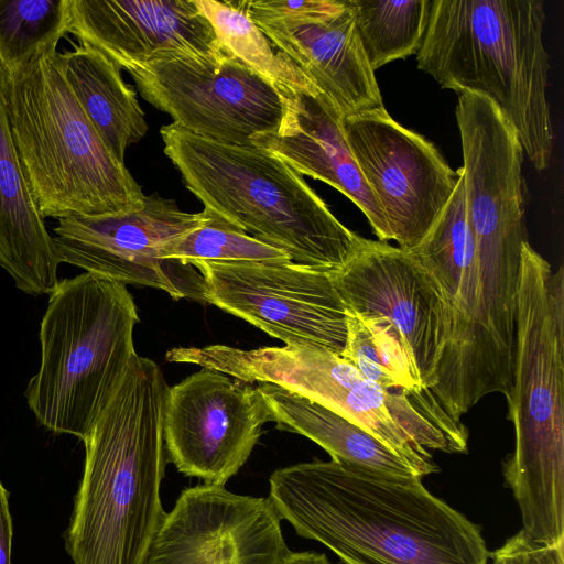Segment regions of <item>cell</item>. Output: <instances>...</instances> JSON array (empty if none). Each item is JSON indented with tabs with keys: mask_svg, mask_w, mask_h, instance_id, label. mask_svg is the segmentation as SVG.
I'll return each mask as SVG.
<instances>
[{
	"mask_svg": "<svg viewBox=\"0 0 564 564\" xmlns=\"http://www.w3.org/2000/svg\"><path fill=\"white\" fill-rule=\"evenodd\" d=\"M160 134L165 155L204 208L280 249L293 263L333 273L359 248L362 237L274 154L212 141L175 123L163 126Z\"/></svg>",
	"mask_w": 564,
	"mask_h": 564,
	"instance_id": "obj_5",
	"label": "cell"
},
{
	"mask_svg": "<svg viewBox=\"0 0 564 564\" xmlns=\"http://www.w3.org/2000/svg\"><path fill=\"white\" fill-rule=\"evenodd\" d=\"M13 522L9 506V492L0 480V564H12Z\"/></svg>",
	"mask_w": 564,
	"mask_h": 564,
	"instance_id": "obj_29",
	"label": "cell"
},
{
	"mask_svg": "<svg viewBox=\"0 0 564 564\" xmlns=\"http://www.w3.org/2000/svg\"><path fill=\"white\" fill-rule=\"evenodd\" d=\"M289 552L269 499L204 484L181 492L144 564H281Z\"/></svg>",
	"mask_w": 564,
	"mask_h": 564,
	"instance_id": "obj_16",
	"label": "cell"
},
{
	"mask_svg": "<svg viewBox=\"0 0 564 564\" xmlns=\"http://www.w3.org/2000/svg\"><path fill=\"white\" fill-rule=\"evenodd\" d=\"M243 2L274 47L315 84L343 119L384 107L344 0Z\"/></svg>",
	"mask_w": 564,
	"mask_h": 564,
	"instance_id": "obj_15",
	"label": "cell"
},
{
	"mask_svg": "<svg viewBox=\"0 0 564 564\" xmlns=\"http://www.w3.org/2000/svg\"><path fill=\"white\" fill-rule=\"evenodd\" d=\"M544 22L540 0H432L416 53L419 69L443 88L491 100L539 171L554 141Z\"/></svg>",
	"mask_w": 564,
	"mask_h": 564,
	"instance_id": "obj_4",
	"label": "cell"
},
{
	"mask_svg": "<svg viewBox=\"0 0 564 564\" xmlns=\"http://www.w3.org/2000/svg\"><path fill=\"white\" fill-rule=\"evenodd\" d=\"M514 448L502 464L532 542L564 544V269L523 243L512 388Z\"/></svg>",
	"mask_w": 564,
	"mask_h": 564,
	"instance_id": "obj_3",
	"label": "cell"
},
{
	"mask_svg": "<svg viewBox=\"0 0 564 564\" xmlns=\"http://www.w3.org/2000/svg\"><path fill=\"white\" fill-rule=\"evenodd\" d=\"M128 73L173 123L212 141L253 147L252 137L276 131L286 112L284 90L230 54L162 59Z\"/></svg>",
	"mask_w": 564,
	"mask_h": 564,
	"instance_id": "obj_10",
	"label": "cell"
},
{
	"mask_svg": "<svg viewBox=\"0 0 564 564\" xmlns=\"http://www.w3.org/2000/svg\"><path fill=\"white\" fill-rule=\"evenodd\" d=\"M272 422L280 430L301 434L321 447L332 460L370 473L422 479L421 471L382 441L332 410L293 391L260 383Z\"/></svg>",
	"mask_w": 564,
	"mask_h": 564,
	"instance_id": "obj_21",
	"label": "cell"
},
{
	"mask_svg": "<svg viewBox=\"0 0 564 564\" xmlns=\"http://www.w3.org/2000/svg\"><path fill=\"white\" fill-rule=\"evenodd\" d=\"M329 276L346 308L394 327L430 393L449 339L451 313L412 251L362 238L356 253Z\"/></svg>",
	"mask_w": 564,
	"mask_h": 564,
	"instance_id": "obj_14",
	"label": "cell"
},
{
	"mask_svg": "<svg viewBox=\"0 0 564 564\" xmlns=\"http://www.w3.org/2000/svg\"><path fill=\"white\" fill-rule=\"evenodd\" d=\"M283 90L286 112L280 128L252 137V145L339 191L365 214L379 241H389L383 212L355 160L337 108L323 93Z\"/></svg>",
	"mask_w": 564,
	"mask_h": 564,
	"instance_id": "obj_19",
	"label": "cell"
},
{
	"mask_svg": "<svg viewBox=\"0 0 564 564\" xmlns=\"http://www.w3.org/2000/svg\"><path fill=\"white\" fill-rule=\"evenodd\" d=\"M47 295L40 367L24 397L39 424L83 441L137 355L138 308L126 284L88 272Z\"/></svg>",
	"mask_w": 564,
	"mask_h": 564,
	"instance_id": "obj_7",
	"label": "cell"
},
{
	"mask_svg": "<svg viewBox=\"0 0 564 564\" xmlns=\"http://www.w3.org/2000/svg\"><path fill=\"white\" fill-rule=\"evenodd\" d=\"M373 69L416 54L423 43L432 0H344Z\"/></svg>",
	"mask_w": 564,
	"mask_h": 564,
	"instance_id": "obj_25",
	"label": "cell"
},
{
	"mask_svg": "<svg viewBox=\"0 0 564 564\" xmlns=\"http://www.w3.org/2000/svg\"><path fill=\"white\" fill-rule=\"evenodd\" d=\"M269 484L279 517L344 564H489L480 527L422 479L315 459L276 469Z\"/></svg>",
	"mask_w": 564,
	"mask_h": 564,
	"instance_id": "obj_1",
	"label": "cell"
},
{
	"mask_svg": "<svg viewBox=\"0 0 564 564\" xmlns=\"http://www.w3.org/2000/svg\"><path fill=\"white\" fill-rule=\"evenodd\" d=\"M446 207L412 253L440 289L451 313V335L431 397L462 422L479 300L477 252L468 223L463 169Z\"/></svg>",
	"mask_w": 564,
	"mask_h": 564,
	"instance_id": "obj_18",
	"label": "cell"
},
{
	"mask_svg": "<svg viewBox=\"0 0 564 564\" xmlns=\"http://www.w3.org/2000/svg\"><path fill=\"white\" fill-rule=\"evenodd\" d=\"M206 303L258 327L285 345L340 355L347 311L329 273L285 262H196Z\"/></svg>",
	"mask_w": 564,
	"mask_h": 564,
	"instance_id": "obj_11",
	"label": "cell"
},
{
	"mask_svg": "<svg viewBox=\"0 0 564 564\" xmlns=\"http://www.w3.org/2000/svg\"><path fill=\"white\" fill-rule=\"evenodd\" d=\"M68 33L121 69L228 53L194 0H69Z\"/></svg>",
	"mask_w": 564,
	"mask_h": 564,
	"instance_id": "obj_17",
	"label": "cell"
},
{
	"mask_svg": "<svg viewBox=\"0 0 564 564\" xmlns=\"http://www.w3.org/2000/svg\"><path fill=\"white\" fill-rule=\"evenodd\" d=\"M175 360L219 371L245 383L276 384L305 397L371 433L413 464L423 477L440 470L430 451H468L467 429L433 398L384 390L340 355L324 348L180 347Z\"/></svg>",
	"mask_w": 564,
	"mask_h": 564,
	"instance_id": "obj_8",
	"label": "cell"
},
{
	"mask_svg": "<svg viewBox=\"0 0 564 564\" xmlns=\"http://www.w3.org/2000/svg\"><path fill=\"white\" fill-rule=\"evenodd\" d=\"M490 560L489 564H564V544H539L520 530L490 553Z\"/></svg>",
	"mask_w": 564,
	"mask_h": 564,
	"instance_id": "obj_28",
	"label": "cell"
},
{
	"mask_svg": "<svg viewBox=\"0 0 564 564\" xmlns=\"http://www.w3.org/2000/svg\"><path fill=\"white\" fill-rule=\"evenodd\" d=\"M59 261L25 181L11 133L8 74L0 65V267L29 295L50 294Z\"/></svg>",
	"mask_w": 564,
	"mask_h": 564,
	"instance_id": "obj_20",
	"label": "cell"
},
{
	"mask_svg": "<svg viewBox=\"0 0 564 564\" xmlns=\"http://www.w3.org/2000/svg\"><path fill=\"white\" fill-rule=\"evenodd\" d=\"M346 311L347 339L340 356L384 390L430 395L394 327L381 317Z\"/></svg>",
	"mask_w": 564,
	"mask_h": 564,
	"instance_id": "obj_24",
	"label": "cell"
},
{
	"mask_svg": "<svg viewBox=\"0 0 564 564\" xmlns=\"http://www.w3.org/2000/svg\"><path fill=\"white\" fill-rule=\"evenodd\" d=\"M355 160L387 221L390 240L412 250L431 230L458 183L435 145L384 107L343 121Z\"/></svg>",
	"mask_w": 564,
	"mask_h": 564,
	"instance_id": "obj_12",
	"label": "cell"
},
{
	"mask_svg": "<svg viewBox=\"0 0 564 564\" xmlns=\"http://www.w3.org/2000/svg\"><path fill=\"white\" fill-rule=\"evenodd\" d=\"M206 220L166 246L162 256L193 265L196 262H285L286 253L204 208ZM292 262V261H291Z\"/></svg>",
	"mask_w": 564,
	"mask_h": 564,
	"instance_id": "obj_27",
	"label": "cell"
},
{
	"mask_svg": "<svg viewBox=\"0 0 564 564\" xmlns=\"http://www.w3.org/2000/svg\"><path fill=\"white\" fill-rule=\"evenodd\" d=\"M207 19L221 47L282 89L322 93L315 84L252 21L245 2L194 0Z\"/></svg>",
	"mask_w": 564,
	"mask_h": 564,
	"instance_id": "obj_23",
	"label": "cell"
},
{
	"mask_svg": "<svg viewBox=\"0 0 564 564\" xmlns=\"http://www.w3.org/2000/svg\"><path fill=\"white\" fill-rule=\"evenodd\" d=\"M7 74L12 138L44 219L143 206L140 185L102 142L69 88L57 47Z\"/></svg>",
	"mask_w": 564,
	"mask_h": 564,
	"instance_id": "obj_6",
	"label": "cell"
},
{
	"mask_svg": "<svg viewBox=\"0 0 564 564\" xmlns=\"http://www.w3.org/2000/svg\"><path fill=\"white\" fill-rule=\"evenodd\" d=\"M281 564H332L324 553L313 551L289 552Z\"/></svg>",
	"mask_w": 564,
	"mask_h": 564,
	"instance_id": "obj_30",
	"label": "cell"
},
{
	"mask_svg": "<svg viewBox=\"0 0 564 564\" xmlns=\"http://www.w3.org/2000/svg\"><path fill=\"white\" fill-rule=\"evenodd\" d=\"M69 0H0V65L29 64L68 33Z\"/></svg>",
	"mask_w": 564,
	"mask_h": 564,
	"instance_id": "obj_26",
	"label": "cell"
},
{
	"mask_svg": "<svg viewBox=\"0 0 564 564\" xmlns=\"http://www.w3.org/2000/svg\"><path fill=\"white\" fill-rule=\"evenodd\" d=\"M65 79L102 142L124 163L126 150L148 132L144 111L121 68L98 50L79 44L59 52Z\"/></svg>",
	"mask_w": 564,
	"mask_h": 564,
	"instance_id": "obj_22",
	"label": "cell"
},
{
	"mask_svg": "<svg viewBox=\"0 0 564 564\" xmlns=\"http://www.w3.org/2000/svg\"><path fill=\"white\" fill-rule=\"evenodd\" d=\"M205 220V210L183 212L175 200L153 193L135 210L58 219L52 237L59 263L126 285L159 289L175 300L206 303L199 271L162 256L166 246Z\"/></svg>",
	"mask_w": 564,
	"mask_h": 564,
	"instance_id": "obj_9",
	"label": "cell"
},
{
	"mask_svg": "<svg viewBox=\"0 0 564 564\" xmlns=\"http://www.w3.org/2000/svg\"><path fill=\"white\" fill-rule=\"evenodd\" d=\"M169 388L160 367L137 354L83 440V476L63 534L73 564H144L165 516Z\"/></svg>",
	"mask_w": 564,
	"mask_h": 564,
	"instance_id": "obj_2",
	"label": "cell"
},
{
	"mask_svg": "<svg viewBox=\"0 0 564 564\" xmlns=\"http://www.w3.org/2000/svg\"><path fill=\"white\" fill-rule=\"evenodd\" d=\"M272 422L259 387L202 368L169 388L164 413L167 459L185 476L225 485Z\"/></svg>",
	"mask_w": 564,
	"mask_h": 564,
	"instance_id": "obj_13",
	"label": "cell"
}]
</instances>
